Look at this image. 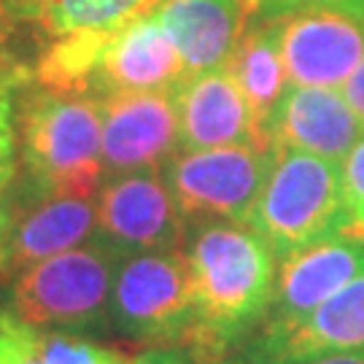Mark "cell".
I'll return each mask as SVG.
<instances>
[{"mask_svg": "<svg viewBox=\"0 0 364 364\" xmlns=\"http://www.w3.org/2000/svg\"><path fill=\"white\" fill-rule=\"evenodd\" d=\"M181 254L192 287V329L183 343L200 364H224L264 321L278 257L246 221H189Z\"/></svg>", "mask_w": 364, "mask_h": 364, "instance_id": "obj_1", "label": "cell"}, {"mask_svg": "<svg viewBox=\"0 0 364 364\" xmlns=\"http://www.w3.org/2000/svg\"><path fill=\"white\" fill-rule=\"evenodd\" d=\"M22 176L52 192L95 195L103 183V100L41 87L19 105Z\"/></svg>", "mask_w": 364, "mask_h": 364, "instance_id": "obj_2", "label": "cell"}, {"mask_svg": "<svg viewBox=\"0 0 364 364\" xmlns=\"http://www.w3.org/2000/svg\"><path fill=\"white\" fill-rule=\"evenodd\" d=\"M117 262L100 240L49 257L9 281L3 311L46 329L103 332L111 326Z\"/></svg>", "mask_w": 364, "mask_h": 364, "instance_id": "obj_3", "label": "cell"}, {"mask_svg": "<svg viewBox=\"0 0 364 364\" xmlns=\"http://www.w3.org/2000/svg\"><path fill=\"white\" fill-rule=\"evenodd\" d=\"M246 224L270 243L278 259L346 232L340 162L297 149H275L267 181Z\"/></svg>", "mask_w": 364, "mask_h": 364, "instance_id": "obj_4", "label": "cell"}, {"mask_svg": "<svg viewBox=\"0 0 364 364\" xmlns=\"http://www.w3.org/2000/svg\"><path fill=\"white\" fill-rule=\"evenodd\" d=\"M95 195L52 192L16 170L0 195V281L95 240Z\"/></svg>", "mask_w": 364, "mask_h": 364, "instance_id": "obj_5", "label": "cell"}, {"mask_svg": "<svg viewBox=\"0 0 364 364\" xmlns=\"http://www.w3.org/2000/svg\"><path fill=\"white\" fill-rule=\"evenodd\" d=\"M111 329L132 343L183 346L192 329V287L181 248L119 257Z\"/></svg>", "mask_w": 364, "mask_h": 364, "instance_id": "obj_6", "label": "cell"}, {"mask_svg": "<svg viewBox=\"0 0 364 364\" xmlns=\"http://www.w3.org/2000/svg\"><path fill=\"white\" fill-rule=\"evenodd\" d=\"M275 149L219 146L176 151L162 168L186 224L203 219L248 221L262 195Z\"/></svg>", "mask_w": 364, "mask_h": 364, "instance_id": "obj_7", "label": "cell"}, {"mask_svg": "<svg viewBox=\"0 0 364 364\" xmlns=\"http://www.w3.org/2000/svg\"><path fill=\"white\" fill-rule=\"evenodd\" d=\"M95 240L117 257L181 248L186 219L162 170L108 176L95 192Z\"/></svg>", "mask_w": 364, "mask_h": 364, "instance_id": "obj_8", "label": "cell"}, {"mask_svg": "<svg viewBox=\"0 0 364 364\" xmlns=\"http://www.w3.org/2000/svg\"><path fill=\"white\" fill-rule=\"evenodd\" d=\"M364 348V273L294 321L259 324L235 353V364H305Z\"/></svg>", "mask_w": 364, "mask_h": 364, "instance_id": "obj_9", "label": "cell"}, {"mask_svg": "<svg viewBox=\"0 0 364 364\" xmlns=\"http://www.w3.org/2000/svg\"><path fill=\"white\" fill-rule=\"evenodd\" d=\"M291 84L340 90L364 60V16L338 6H302L273 19Z\"/></svg>", "mask_w": 364, "mask_h": 364, "instance_id": "obj_10", "label": "cell"}, {"mask_svg": "<svg viewBox=\"0 0 364 364\" xmlns=\"http://www.w3.org/2000/svg\"><path fill=\"white\" fill-rule=\"evenodd\" d=\"M181 151L176 90L124 92L103 100V178L162 170Z\"/></svg>", "mask_w": 364, "mask_h": 364, "instance_id": "obj_11", "label": "cell"}, {"mask_svg": "<svg viewBox=\"0 0 364 364\" xmlns=\"http://www.w3.org/2000/svg\"><path fill=\"white\" fill-rule=\"evenodd\" d=\"M183 78L181 54L151 11L114 30L103 41L87 92L105 100L124 92L176 90Z\"/></svg>", "mask_w": 364, "mask_h": 364, "instance_id": "obj_12", "label": "cell"}, {"mask_svg": "<svg viewBox=\"0 0 364 364\" xmlns=\"http://www.w3.org/2000/svg\"><path fill=\"white\" fill-rule=\"evenodd\" d=\"M364 273V237L340 232L278 259L273 299L262 324L294 321Z\"/></svg>", "mask_w": 364, "mask_h": 364, "instance_id": "obj_13", "label": "cell"}, {"mask_svg": "<svg viewBox=\"0 0 364 364\" xmlns=\"http://www.w3.org/2000/svg\"><path fill=\"white\" fill-rule=\"evenodd\" d=\"M362 132V119L343 90L289 84L267 124V144L270 149H297L343 162Z\"/></svg>", "mask_w": 364, "mask_h": 364, "instance_id": "obj_14", "label": "cell"}, {"mask_svg": "<svg viewBox=\"0 0 364 364\" xmlns=\"http://www.w3.org/2000/svg\"><path fill=\"white\" fill-rule=\"evenodd\" d=\"M181 149H219V146H270L264 144L254 111L230 68H216L186 76L176 87Z\"/></svg>", "mask_w": 364, "mask_h": 364, "instance_id": "obj_15", "label": "cell"}, {"mask_svg": "<svg viewBox=\"0 0 364 364\" xmlns=\"http://www.w3.org/2000/svg\"><path fill=\"white\" fill-rule=\"evenodd\" d=\"M254 11V0H159L154 16L176 43L186 76H197L227 68Z\"/></svg>", "mask_w": 364, "mask_h": 364, "instance_id": "obj_16", "label": "cell"}, {"mask_svg": "<svg viewBox=\"0 0 364 364\" xmlns=\"http://www.w3.org/2000/svg\"><path fill=\"white\" fill-rule=\"evenodd\" d=\"M227 68L246 95L254 119H257V127L267 144V124H270L284 92L291 84L284 54H281L278 27L273 19H251V25L246 27L243 38L237 41Z\"/></svg>", "mask_w": 364, "mask_h": 364, "instance_id": "obj_17", "label": "cell"}, {"mask_svg": "<svg viewBox=\"0 0 364 364\" xmlns=\"http://www.w3.org/2000/svg\"><path fill=\"white\" fill-rule=\"evenodd\" d=\"M117 348L81 332L27 324L0 308V364H127Z\"/></svg>", "mask_w": 364, "mask_h": 364, "instance_id": "obj_18", "label": "cell"}, {"mask_svg": "<svg viewBox=\"0 0 364 364\" xmlns=\"http://www.w3.org/2000/svg\"><path fill=\"white\" fill-rule=\"evenodd\" d=\"M159 0H19L25 22L49 41L68 36H108L151 14Z\"/></svg>", "mask_w": 364, "mask_h": 364, "instance_id": "obj_19", "label": "cell"}, {"mask_svg": "<svg viewBox=\"0 0 364 364\" xmlns=\"http://www.w3.org/2000/svg\"><path fill=\"white\" fill-rule=\"evenodd\" d=\"M340 183H343V205L348 216L346 232L364 237V132L340 162Z\"/></svg>", "mask_w": 364, "mask_h": 364, "instance_id": "obj_20", "label": "cell"}, {"mask_svg": "<svg viewBox=\"0 0 364 364\" xmlns=\"http://www.w3.org/2000/svg\"><path fill=\"white\" fill-rule=\"evenodd\" d=\"M25 22V14L19 0H0V81L19 87L27 81V68L16 63L14 54V38H16V27Z\"/></svg>", "mask_w": 364, "mask_h": 364, "instance_id": "obj_21", "label": "cell"}, {"mask_svg": "<svg viewBox=\"0 0 364 364\" xmlns=\"http://www.w3.org/2000/svg\"><path fill=\"white\" fill-rule=\"evenodd\" d=\"M14 87L0 81V195L9 189L16 176V132H14L11 114Z\"/></svg>", "mask_w": 364, "mask_h": 364, "instance_id": "obj_22", "label": "cell"}, {"mask_svg": "<svg viewBox=\"0 0 364 364\" xmlns=\"http://www.w3.org/2000/svg\"><path fill=\"white\" fill-rule=\"evenodd\" d=\"M254 6H257L254 19H278L302 6H338L364 16V0H254Z\"/></svg>", "mask_w": 364, "mask_h": 364, "instance_id": "obj_23", "label": "cell"}, {"mask_svg": "<svg viewBox=\"0 0 364 364\" xmlns=\"http://www.w3.org/2000/svg\"><path fill=\"white\" fill-rule=\"evenodd\" d=\"M127 364H200V362L183 346H156V348H146L144 353H138Z\"/></svg>", "mask_w": 364, "mask_h": 364, "instance_id": "obj_24", "label": "cell"}, {"mask_svg": "<svg viewBox=\"0 0 364 364\" xmlns=\"http://www.w3.org/2000/svg\"><path fill=\"white\" fill-rule=\"evenodd\" d=\"M340 90H343L346 100L351 103V108L356 111V117L362 119V124H364V60L359 63V68L353 70L351 78H348Z\"/></svg>", "mask_w": 364, "mask_h": 364, "instance_id": "obj_25", "label": "cell"}, {"mask_svg": "<svg viewBox=\"0 0 364 364\" xmlns=\"http://www.w3.org/2000/svg\"><path fill=\"white\" fill-rule=\"evenodd\" d=\"M305 364H364V348L362 351H343V353H329V356H318Z\"/></svg>", "mask_w": 364, "mask_h": 364, "instance_id": "obj_26", "label": "cell"}]
</instances>
